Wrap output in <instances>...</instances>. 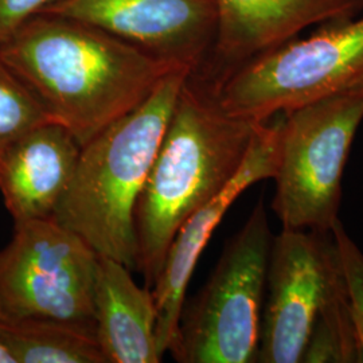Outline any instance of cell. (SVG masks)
Returning a JSON list of instances; mask_svg holds the SVG:
<instances>
[{"instance_id": "ffe728a7", "label": "cell", "mask_w": 363, "mask_h": 363, "mask_svg": "<svg viewBox=\"0 0 363 363\" xmlns=\"http://www.w3.org/2000/svg\"><path fill=\"white\" fill-rule=\"evenodd\" d=\"M351 88H362L363 89V77L361 78V79H359V81H358L355 85H352Z\"/></svg>"}, {"instance_id": "ba28073f", "label": "cell", "mask_w": 363, "mask_h": 363, "mask_svg": "<svg viewBox=\"0 0 363 363\" xmlns=\"http://www.w3.org/2000/svg\"><path fill=\"white\" fill-rule=\"evenodd\" d=\"M342 280L331 232L273 235L257 362H301L316 318Z\"/></svg>"}, {"instance_id": "8992f818", "label": "cell", "mask_w": 363, "mask_h": 363, "mask_svg": "<svg viewBox=\"0 0 363 363\" xmlns=\"http://www.w3.org/2000/svg\"><path fill=\"white\" fill-rule=\"evenodd\" d=\"M362 77L363 13L259 54L214 88L226 113L264 121L349 89Z\"/></svg>"}, {"instance_id": "e0dca14e", "label": "cell", "mask_w": 363, "mask_h": 363, "mask_svg": "<svg viewBox=\"0 0 363 363\" xmlns=\"http://www.w3.org/2000/svg\"><path fill=\"white\" fill-rule=\"evenodd\" d=\"M331 234L334 237L340 268L350 298L351 315L358 345V363H363V253L337 220Z\"/></svg>"}, {"instance_id": "3957f363", "label": "cell", "mask_w": 363, "mask_h": 363, "mask_svg": "<svg viewBox=\"0 0 363 363\" xmlns=\"http://www.w3.org/2000/svg\"><path fill=\"white\" fill-rule=\"evenodd\" d=\"M191 73L187 66L175 67L140 104L81 145L73 179L52 216L99 256L130 271L138 265L135 208Z\"/></svg>"}, {"instance_id": "6da1fadb", "label": "cell", "mask_w": 363, "mask_h": 363, "mask_svg": "<svg viewBox=\"0 0 363 363\" xmlns=\"http://www.w3.org/2000/svg\"><path fill=\"white\" fill-rule=\"evenodd\" d=\"M0 57L45 113L88 143L154 91L177 64L100 27L39 13L0 43ZM193 70V69H191Z\"/></svg>"}, {"instance_id": "5bb4252c", "label": "cell", "mask_w": 363, "mask_h": 363, "mask_svg": "<svg viewBox=\"0 0 363 363\" xmlns=\"http://www.w3.org/2000/svg\"><path fill=\"white\" fill-rule=\"evenodd\" d=\"M0 343L13 363H106L94 325L4 313Z\"/></svg>"}, {"instance_id": "9c48e42d", "label": "cell", "mask_w": 363, "mask_h": 363, "mask_svg": "<svg viewBox=\"0 0 363 363\" xmlns=\"http://www.w3.org/2000/svg\"><path fill=\"white\" fill-rule=\"evenodd\" d=\"M279 148L280 113L259 123L237 174L218 194L193 213L175 234L152 286L157 311V345L163 357L174 349L177 342L187 286L211 235L240 195L257 182L272 179Z\"/></svg>"}, {"instance_id": "d6986e66", "label": "cell", "mask_w": 363, "mask_h": 363, "mask_svg": "<svg viewBox=\"0 0 363 363\" xmlns=\"http://www.w3.org/2000/svg\"><path fill=\"white\" fill-rule=\"evenodd\" d=\"M3 315H4V310H3V306H1V300H0V320H1ZM0 363H13L11 358L9 357V354L3 349L1 343H0Z\"/></svg>"}, {"instance_id": "4fadbf2b", "label": "cell", "mask_w": 363, "mask_h": 363, "mask_svg": "<svg viewBox=\"0 0 363 363\" xmlns=\"http://www.w3.org/2000/svg\"><path fill=\"white\" fill-rule=\"evenodd\" d=\"M93 322L106 363H159L157 311L152 288L138 286L130 268L99 257Z\"/></svg>"}, {"instance_id": "9a60e30c", "label": "cell", "mask_w": 363, "mask_h": 363, "mask_svg": "<svg viewBox=\"0 0 363 363\" xmlns=\"http://www.w3.org/2000/svg\"><path fill=\"white\" fill-rule=\"evenodd\" d=\"M301 362L358 363L357 335L345 279L316 318Z\"/></svg>"}, {"instance_id": "277c9868", "label": "cell", "mask_w": 363, "mask_h": 363, "mask_svg": "<svg viewBox=\"0 0 363 363\" xmlns=\"http://www.w3.org/2000/svg\"><path fill=\"white\" fill-rule=\"evenodd\" d=\"M273 234L262 199L228 242L208 283L184 303L169 351L183 363H255Z\"/></svg>"}, {"instance_id": "2e32d148", "label": "cell", "mask_w": 363, "mask_h": 363, "mask_svg": "<svg viewBox=\"0 0 363 363\" xmlns=\"http://www.w3.org/2000/svg\"><path fill=\"white\" fill-rule=\"evenodd\" d=\"M46 121L52 120L0 57V147Z\"/></svg>"}, {"instance_id": "5b68a950", "label": "cell", "mask_w": 363, "mask_h": 363, "mask_svg": "<svg viewBox=\"0 0 363 363\" xmlns=\"http://www.w3.org/2000/svg\"><path fill=\"white\" fill-rule=\"evenodd\" d=\"M362 121V88L280 113L272 210L283 229L331 232L339 220L345 166Z\"/></svg>"}, {"instance_id": "30bf717a", "label": "cell", "mask_w": 363, "mask_h": 363, "mask_svg": "<svg viewBox=\"0 0 363 363\" xmlns=\"http://www.w3.org/2000/svg\"><path fill=\"white\" fill-rule=\"evenodd\" d=\"M100 27L196 72L216 38L214 0H66L49 13Z\"/></svg>"}, {"instance_id": "8fae6325", "label": "cell", "mask_w": 363, "mask_h": 363, "mask_svg": "<svg viewBox=\"0 0 363 363\" xmlns=\"http://www.w3.org/2000/svg\"><path fill=\"white\" fill-rule=\"evenodd\" d=\"M214 43L194 72L214 86L237 67L296 38L308 27L363 13V0H214Z\"/></svg>"}, {"instance_id": "52a82bcc", "label": "cell", "mask_w": 363, "mask_h": 363, "mask_svg": "<svg viewBox=\"0 0 363 363\" xmlns=\"http://www.w3.org/2000/svg\"><path fill=\"white\" fill-rule=\"evenodd\" d=\"M99 257L54 218L13 223V240L0 250L4 313L94 325Z\"/></svg>"}, {"instance_id": "ac0fdd59", "label": "cell", "mask_w": 363, "mask_h": 363, "mask_svg": "<svg viewBox=\"0 0 363 363\" xmlns=\"http://www.w3.org/2000/svg\"><path fill=\"white\" fill-rule=\"evenodd\" d=\"M66 0H0V43L39 13H49Z\"/></svg>"}, {"instance_id": "7a4b0ae2", "label": "cell", "mask_w": 363, "mask_h": 363, "mask_svg": "<svg viewBox=\"0 0 363 363\" xmlns=\"http://www.w3.org/2000/svg\"><path fill=\"white\" fill-rule=\"evenodd\" d=\"M259 123L226 113L208 81L187 77L135 208L144 286L155 284L182 225L242 166Z\"/></svg>"}, {"instance_id": "7c38bea8", "label": "cell", "mask_w": 363, "mask_h": 363, "mask_svg": "<svg viewBox=\"0 0 363 363\" xmlns=\"http://www.w3.org/2000/svg\"><path fill=\"white\" fill-rule=\"evenodd\" d=\"M81 145L46 121L0 147V193L13 223L52 218L77 167Z\"/></svg>"}]
</instances>
